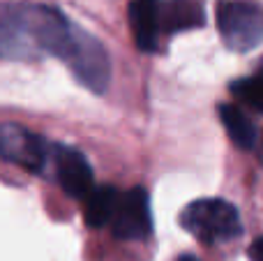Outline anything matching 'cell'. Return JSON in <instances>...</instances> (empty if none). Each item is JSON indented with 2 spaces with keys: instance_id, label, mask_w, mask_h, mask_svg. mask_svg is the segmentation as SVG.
<instances>
[{
  "instance_id": "1",
  "label": "cell",
  "mask_w": 263,
  "mask_h": 261,
  "mask_svg": "<svg viewBox=\"0 0 263 261\" xmlns=\"http://www.w3.org/2000/svg\"><path fill=\"white\" fill-rule=\"evenodd\" d=\"M72 26L53 5L0 3V58L40 60L42 55H55L63 60Z\"/></svg>"
},
{
  "instance_id": "2",
  "label": "cell",
  "mask_w": 263,
  "mask_h": 261,
  "mask_svg": "<svg viewBox=\"0 0 263 261\" xmlns=\"http://www.w3.org/2000/svg\"><path fill=\"white\" fill-rule=\"evenodd\" d=\"M180 227L205 245L233 240L242 234L240 213L224 199H196L180 211Z\"/></svg>"
},
{
  "instance_id": "3",
  "label": "cell",
  "mask_w": 263,
  "mask_h": 261,
  "mask_svg": "<svg viewBox=\"0 0 263 261\" xmlns=\"http://www.w3.org/2000/svg\"><path fill=\"white\" fill-rule=\"evenodd\" d=\"M215 21L224 46L231 51L247 53L263 42V5L254 0H219Z\"/></svg>"
},
{
  "instance_id": "4",
  "label": "cell",
  "mask_w": 263,
  "mask_h": 261,
  "mask_svg": "<svg viewBox=\"0 0 263 261\" xmlns=\"http://www.w3.org/2000/svg\"><path fill=\"white\" fill-rule=\"evenodd\" d=\"M63 60L72 69L74 79L83 88L92 90L95 95H102L109 88L111 81L109 53H106L104 44L95 35L86 32L83 28L72 26V40H69V46L65 51Z\"/></svg>"
},
{
  "instance_id": "5",
  "label": "cell",
  "mask_w": 263,
  "mask_h": 261,
  "mask_svg": "<svg viewBox=\"0 0 263 261\" xmlns=\"http://www.w3.org/2000/svg\"><path fill=\"white\" fill-rule=\"evenodd\" d=\"M111 234L118 240H143L153 234V211L150 197L143 188L123 192L111 217Z\"/></svg>"
},
{
  "instance_id": "6",
  "label": "cell",
  "mask_w": 263,
  "mask_h": 261,
  "mask_svg": "<svg viewBox=\"0 0 263 261\" xmlns=\"http://www.w3.org/2000/svg\"><path fill=\"white\" fill-rule=\"evenodd\" d=\"M0 157L37 174L46 162L44 139L21 125H0Z\"/></svg>"
},
{
  "instance_id": "7",
  "label": "cell",
  "mask_w": 263,
  "mask_h": 261,
  "mask_svg": "<svg viewBox=\"0 0 263 261\" xmlns=\"http://www.w3.org/2000/svg\"><path fill=\"white\" fill-rule=\"evenodd\" d=\"M55 169H58V183L67 197L86 199L95 188L90 162L77 148H60L55 155Z\"/></svg>"
},
{
  "instance_id": "8",
  "label": "cell",
  "mask_w": 263,
  "mask_h": 261,
  "mask_svg": "<svg viewBox=\"0 0 263 261\" xmlns=\"http://www.w3.org/2000/svg\"><path fill=\"white\" fill-rule=\"evenodd\" d=\"M127 14L134 44L145 53L157 51L162 32V7L157 0H132Z\"/></svg>"
},
{
  "instance_id": "9",
  "label": "cell",
  "mask_w": 263,
  "mask_h": 261,
  "mask_svg": "<svg viewBox=\"0 0 263 261\" xmlns=\"http://www.w3.org/2000/svg\"><path fill=\"white\" fill-rule=\"evenodd\" d=\"M205 26V12L199 0H168L162 7V32L176 35Z\"/></svg>"
},
{
  "instance_id": "10",
  "label": "cell",
  "mask_w": 263,
  "mask_h": 261,
  "mask_svg": "<svg viewBox=\"0 0 263 261\" xmlns=\"http://www.w3.org/2000/svg\"><path fill=\"white\" fill-rule=\"evenodd\" d=\"M120 192L114 185H100V188H92L90 194L86 197V206H83V220L90 229H102L111 222L116 211V203H118Z\"/></svg>"
},
{
  "instance_id": "11",
  "label": "cell",
  "mask_w": 263,
  "mask_h": 261,
  "mask_svg": "<svg viewBox=\"0 0 263 261\" xmlns=\"http://www.w3.org/2000/svg\"><path fill=\"white\" fill-rule=\"evenodd\" d=\"M217 111L233 146H238L240 151H252L256 141V129L254 123L250 120V116L242 114V109H238L236 104H219Z\"/></svg>"
},
{
  "instance_id": "12",
  "label": "cell",
  "mask_w": 263,
  "mask_h": 261,
  "mask_svg": "<svg viewBox=\"0 0 263 261\" xmlns=\"http://www.w3.org/2000/svg\"><path fill=\"white\" fill-rule=\"evenodd\" d=\"M231 92L242 104L252 106V109L263 114V74H254V77H245V79L233 81Z\"/></svg>"
},
{
  "instance_id": "13",
  "label": "cell",
  "mask_w": 263,
  "mask_h": 261,
  "mask_svg": "<svg viewBox=\"0 0 263 261\" xmlns=\"http://www.w3.org/2000/svg\"><path fill=\"white\" fill-rule=\"evenodd\" d=\"M250 259H252V261H263V236H261V238H256L254 243H252V248H250Z\"/></svg>"
},
{
  "instance_id": "14",
  "label": "cell",
  "mask_w": 263,
  "mask_h": 261,
  "mask_svg": "<svg viewBox=\"0 0 263 261\" xmlns=\"http://www.w3.org/2000/svg\"><path fill=\"white\" fill-rule=\"evenodd\" d=\"M178 261H199V259H196L194 254H182V257L178 259Z\"/></svg>"
}]
</instances>
